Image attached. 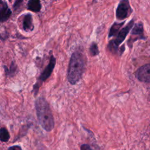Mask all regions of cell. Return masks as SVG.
Returning <instances> with one entry per match:
<instances>
[{"instance_id":"1","label":"cell","mask_w":150,"mask_h":150,"mask_svg":"<svg viewBox=\"0 0 150 150\" xmlns=\"http://www.w3.org/2000/svg\"><path fill=\"white\" fill-rule=\"evenodd\" d=\"M36 115L40 126L46 131H51L54 127V118L49 104L43 97H39L35 101Z\"/></svg>"},{"instance_id":"2","label":"cell","mask_w":150,"mask_h":150,"mask_svg":"<svg viewBox=\"0 0 150 150\" xmlns=\"http://www.w3.org/2000/svg\"><path fill=\"white\" fill-rule=\"evenodd\" d=\"M85 68V60L84 55L79 51L73 53L70 59L67 79L72 84H76L81 78Z\"/></svg>"},{"instance_id":"3","label":"cell","mask_w":150,"mask_h":150,"mask_svg":"<svg viewBox=\"0 0 150 150\" xmlns=\"http://www.w3.org/2000/svg\"><path fill=\"white\" fill-rule=\"evenodd\" d=\"M134 19H131L121 30H120L117 35L116 38L109 42L107 47L110 52L112 54H117L119 50L118 46L125 40L127 35L129 32L130 30L134 25Z\"/></svg>"},{"instance_id":"4","label":"cell","mask_w":150,"mask_h":150,"mask_svg":"<svg viewBox=\"0 0 150 150\" xmlns=\"http://www.w3.org/2000/svg\"><path fill=\"white\" fill-rule=\"evenodd\" d=\"M132 9L128 0H121L116 9V18L120 21L124 20L130 16Z\"/></svg>"},{"instance_id":"5","label":"cell","mask_w":150,"mask_h":150,"mask_svg":"<svg viewBox=\"0 0 150 150\" xmlns=\"http://www.w3.org/2000/svg\"><path fill=\"white\" fill-rule=\"evenodd\" d=\"M55 65H56V59L53 54H51L50 57L49 62L47 66L43 70V71L42 72V73L40 74L39 77V80L40 81H37V83H38L40 85H41L42 83L46 81L52 74L53 71V69L55 67Z\"/></svg>"},{"instance_id":"6","label":"cell","mask_w":150,"mask_h":150,"mask_svg":"<svg viewBox=\"0 0 150 150\" xmlns=\"http://www.w3.org/2000/svg\"><path fill=\"white\" fill-rule=\"evenodd\" d=\"M136 78L141 82H150V64L147 63L140 67L135 73Z\"/></svg>"},{"instance_id":"7","label":"cell","mask_w":150,"mask_h":150,"mask_svg":"<svg viewBox=\"0 0 150 150\" xmlns=\"http://www.w3.org/2000/svg\"><path fill=\"white\" fill-rule=\"evenodd\" d=\"M131 35L137 36V39H146L144 33V25L142 22H139L135 24L131 31Z\"/></svg>"},{"instance_id":"8","label":"cell","mask_w":150,"mask_h":150,"mask_svg":"<svg viewBox=\"0 0 150 150\" xmlns=\"http://www.w3.org/2000/svg\"><path fill=\"white\" fill-rule=\"evenodd\" d=\"M12 12L9 8L7 4L5 2L2 4V6L0 9V22H5L7 21L11 16Z\"/></svg>"},{"instance_id":"9","label":"cell","mask_w":150,"mask_h":150,"mask_svg":"<svg viewBox=\"0 0 150 150\" xmlns=\"http://www.w3.org/2000/svg\"><path fill=\"white\" fill-rule=\"evenodd\" d=\"M23 28L25 31H32L34 29L32 16L30 13H27L24 16L23 20Z\"/></svg>"},{"instance_id":"10","label":"cell","mask_w":150,"mask_h":150,"mask_svg":"<svg viewBox=\"0 0 150 150\" xmlns=\"http://www.w3.org/2000/svg\"><path fill=\"white\" fill-rule=\"evenodd\" d=\"M27 8L34 12H39L42 8L40 0H29L27 4Z\"/></svg>"},{"instance_id":"11","label":"cell","mask_w":150,"mask_h":150,"mask_svg":"<svg viewBox=\"0 0 150 150\" xmlns=\"http://www.w3.org/2000/svg\"><path fill=\"white\" fill-rule=\"evenodd\" d=\"M125 23V21H123L122 22H114L111 27L110 28V31H109V33H108V38H110L112 36H115L118 32L120 31V28L122 27V26Z\"/></svg>"},{"instance_id":"12","label":"cell","mask_w":150,"mask_h":150,"mask_svg":"<svg viewBox=\"0 0 150 150\" xmlns=\"http://www.w3.org/2000/svg\"><path fill=\"white\" fill-rule=\"evenodd\" d=\"M89 52H90L91 56H97L99 54L100 52L98 50L97 44L96 42H93L91 43L90 47H89Z\"/></svg>"},{"instance_id":"13","label":"cell","mask_w":150,"mask_h":150,"mask_svg":"<svg viewBox=\"0 0 150 150\" xmlns=\"http://www.w3.org/2000/svg\"><path fill=\"white\" fill-rule=\"evenodd\" d=\"M9 139V134L5 128H2L0 129V139L3 142H6Z\"/></svg>"},{"instance_id":"14","label":"cell","mask_w":150,"mask_h":150,"mask_svg":"<svg viewBox=\"0 0 150 150\" xmlns=\"http://www.w3.org/2000/svg\"><path fill=\"white\" fill-rule=\"evenodd\" d=\"M16 64L12 62L11 65V67H10V70H6V72L8 71V74H12L13 73H15L16 72Z\"/></svg>"},{"instance_id":"15","label":"cell","mask_w":150,"mask_h":150,"mask_svg":"<svg viewBox=\"0 0 150 150\" xmlns=\"http://www.w3.org/2000/svg\"><path fill=\"white\" fill-rule=\"evenodd\" d=\"M23 0H16L15 3H14V4H13V9L15 10L18 9L20 7V6L22 4V3L23 2Z\"/></svg>"},{"instance_id":"16","label":"cell","mask_w":150,"mask_h":150,"mask_svg":"<svg viewBox=\"0 0 150 150\" xmlns=\"http://www.w3.org/2000/svg\"><path fill=\"white\" fill-rule=\"evenodd\" d=\"M80 150H93L90 146L88 144H82L80 146Z\"/></svg>"},{"instance_id":"17","label":"cell","mask_w":150,"mask_h":150,"mask_svg":"<svg viewBox=\"0 0 150 150\" xmlns=\"http://www.w3.org/2000/svg\"><path fill=\"white\" fill-rule=\"evenodd\" d=\"M8 150H22V149L19 146L15 145V146H13L10 147Z\"/></svg>"},{"instance_id":"18","label":"cell","mask_w":150,"mask_h":150,"mask_svg":"<svg viewBox=\"0 0 150 150\" xmlns=\"http://www.w3.org/2000/svg\"><path fill=\"white\" fill-rule=\"evenodd\" d=\"M2 0H0V5H2Z\"/></svg>"},{"instance_id":"19","label":"cell","mask_w":150,"mask_h":150,"mask_svg":"<svg viewBox=\"0 0 150 150\" xmlns=\"http://www.w3.org/2000/svg\"><path fill=\"white\" fill-rule=\"evenodd\" d=\"M9 1H11V0H9Z\"/></svg>"}]
</instances>
